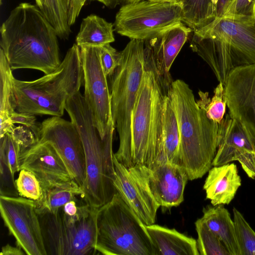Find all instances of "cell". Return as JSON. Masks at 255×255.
Listing matches in <instances>:
<instances>
[{
	"label": "cell",
	"mask_w": 255,
	"mask_h": 255,
	"mask_svg": "<svg viewBox=\"0 0 255 255\" xmlns=\"http://www.w3.org/2000/svg\"><path fill=\"white\" fill-rule=\"evenodd\" d=\"M0 32V49L12 70L31 69L46 75L60 65L56 31L37 5L19 3Z\"/></svg>",
	"instance_id": "1"
},
{
	"label": "cell",
	"mask_w": 255,
	"mask_h": 255,
	"mask_svg": "<svg viewBox=\"0 0 255 255\" xmlns=\"http://www.w3.org/2000/svg\"><path fill=\"white\" fill-rule=\"evenodd\" d=\"M168 95L179 128V165L185 171L189 180L200 178L212 166L220 141V125L207 117L183 80L173 81Z\"/></svg>",
	"instance_id": "2"
},
{
	"label": "cell",
	"mask_w": 255,
	"mask_h": 255,
	"mask_svg": "<svg viewBox=\"0 0 255 255\" xmlns=\"http://www.w3.org/2000/svg\"><path fill=\"white\" fill-rule=\"evenodd\" d=\"M190 47L225 85L233 70L255 63V19L215 18L193 31Z\"/></svg>",
	"instance_id": "3"
},
{
	"label": "cell",
	"mask_w": 255,
	"mask_h": 255,
	"mask_svg": "<svg viewBox=\"0 0 255 255\" xmlns=\"http://www.w3.org/2000/svg\"><path fill=\"white\" fill-rule=\"evenodd\" d=\"M65 110L79 132L85 151L86 176L82 199L85 204L99 208L110 201L117 192L114 184V125L102 139L80 91L67 101Z\"/></svg>",
	"instance_id": "4"
},
{
	"label": "cell",
	"mask_w": 255,
	"mask_h": 255,
	"mask_svg": "<svg viewBox=\"0 0 255 255\" xmlns=\"http://www.w3.org/2000/svg\"><path fill=\"white\" fill-rule=\"evenodd\" d=\"M83 82L80 48L74 44L53 72L33 81L14 78L15 110L34 115L61 117L67 101L80 91Z\"/></svg>",
	"instance_id": "5"
},
{
	"label": "cell",
	"mask_w": 255,
	"mask_h": 255,
	"mask_svg": "<svg viewBox=\"0 0 255 255\" xmlns=\"http://www.w3.org/2000/svg\"><path fill=\"white\" fill-rule=\"evenodd\" d=\"M165 87L151 70L144 72L132 114L130 151L124 165L152 168L164 162L163 105Z\"/></svg>",
	"instance_id": "6"
},
{
	"label": "cell",
	"mask_w": 255,
	"mask_h": 255,
	"mask_svg": "<svg viewBox=\"0 0 255 255\" xmlns=\"http://www.w3.org/2000/svg\"><path fill=\"white\" fill-rule=\"evenodd\" d=\"M120 52V64L110 76L111 104L113 123L119 137L114 155L125 165L130 151L132 114L145 70L144 41L130 39Z\"/></svg>",
	"instance_id": "7"
},
{
	"label": "cell",
	"mask_w": 255,
	"mask_h": 255,
	"mask_svg": "<svg viewBox=\"0 0 255 255\" xmlns=\"http://www.w3.org/2000/svg\"><path fill=\"white\" fill-rule=\"evenodd\" d=\"M96 252L105 255H158L145 225L116 193L97 214Z\"/></svg>",
	"instance_id": "8"
},
{
	"label": "cell",
	"mask_w": 255,
	"mask_h": 255,
	"mask_svg": "<svg viewBox=\"0 0 255 255\" xmlns=\"http://www.w3.org/2000/svg\"><path fill=\"white\" fill-rule=\"evenodd\" d=\"M98 209L85 204L78 206L74 216L66 214L63 207L54 214L39 216L47 254H95Z\"/></svg>",
	"instance_id": "9"
},
{
	"label": "cell",
	"mask_w": 255,
	"mask_h": 255,
	"mask_svg": "<svg viewBox=\"0 0 255 255\" xmlns=\"http://www.w3.org/2000/svg\"><path fill=\"white\" fill-rule=\"evenodd\" d=\"M179 3L143 0L122 5L115 17L114 30L130 39L146 41L182 22Z\"/></svg>",
	"instance_id": "10"
},
{
	"label": "cell",
	"mask_w": 255,
	"mask_h": 255,
	"mask_svg": "<svg viewBox=\"0 0 255 255\" xmlns=\"http://www.w3.org/2000/svg\"><path fill=\"white\" fill-rule=\"evenodd\" d=\"M0 213L17 246L26 255H48L35 201L21 196L0 195Z\"/></svg>",
	"instance_id": "11"
},
{
	"label": "cell",
	"mask_w": 255,
	"mask_h": 255,
	"mask_svg": "<svg viewBox=\"0 0 255 255\" xmlns=\"http://www.w3.org/2000/svg\"><path fill=\"white\" fill-rule=\"evenodd\" d=\"M80 48L85 87L84 96L94 126L103 139L114 125L108 77L101 63L99 47Z\"/></svg>",
	"instance_id": "12"
},
{
	"label": "cell",
	"mask_w": 255,
	"mask_h": 255,
	"mask_svg": "<svg viewBox=\"0 0 255 255\" xmlns=\"http://www.w3.org/2000/svg\"><path fill=\"white\" fill-rule=\"evenodd\" d=\"M50 144L66 166L72 179L83 189L86 176L84 149L79 132L71 122L52 116L41 123L38 141Z\"/></svg>",
	"instance_id": "13"
},
{
	"label": "cell",
	"mask_w": 255,
	"mask_h": 255,
	"mask_svg": "<svg viewBox=\"0 0 255 255\" xmlns=\"http://www.w3.org/2000/svg\"><path fill=\"white\" fill-rule=\"evenodd\" d=\"M224 87L229 116L241 124L255 145V63L233 70Z\"/></svg>",
	"instance_id": "14"
},
{
	"label": "cell",
	"mask_w": 255,
	"mask_h": 255,
	"mask_svg": "<svg viewBox=\"0 0 255 255\" xmlns=\"http://www.w3.org/2000/svg\"><path fill=\"white\" fill-rule=\"evenodd\" d=\"M114 186L124 201L145 225L153 224L159 205L148 188L137 165L127 168L114 155Z\"/></svg>",
	"instance_id": "15"
},
{
	"label": "cell",
	"mask_w": 255,
	"mask_h": 255,
	"mask_svg": "<svg viewBox=\"0 0 255 255\" xmlns=\"http://www.w3.org/2000/svg\"><path fill=\"white\" fill-rule=\"evenodd\" d=\"M192 30L180 22L144 41L145 69L153 71L160 82L170 85L172 63Z\"/></svg>",
	"instance_id": "16"
},
{
	"label": "cell",
	"mask_w": 255,
	"mask_h": 255,
	"mask_svg": "<svg viewBox=\"0 0 255 255\" xmlns=\"http://www.w3.org/2000/svg\"><path fill=\"white\" fill-rule=\"evenodd\" d=\"M220 137L212 166L238 161L249 177L255 179V145L236 120L227 115L220 124Z\"/></svg>",
	"instance_id": "17"
},
{
	"label": "cell",
	"mask_w": 255,
	"mask_h": 255,
	"mask_svg": "<svg viewBox=\"0 0 255 255\" xmlns=\"http://www.w3.org/2000/svg\"><path fill=\"white\" fill-rule=\"evenodd\" d=\"M152 195L160 206L169 208L179 205L188 177L178 164L160 162L152 168L137 165Z\"/></svg>",
	"instance_id": "18"
},
{
	"label": "cell",
	"mask_w": 255,
	"mask_h": 255,
	"mask_svg": "<svg viewBox=\"0 0 255 255\" xmlns=\"http://www.w3.org/2000/svg\"><path fill=\"white\" fill-rule=\"evenodd\" d=\"M20 170L33 173L42 188L73 180L62 158L48 143L37 142L20 155Z\"/></svg>",
	"instance_id": "19"
},
{
	"label": "cell",
	"mask_w": 255,
	"mask_h": 255,
	"mask_svg": "<svg viewBox=\"0 0 255 255\" xmlns=\"http://www.w3.org/2000/svg\"><path fill=\"white\" fill-rule=\"evenodd\" d=\"M241 185L236 164L227 163L211 168L203 186L212 206L228 205Z\"/></svg>",
	"instance_id": "20"
},
{
	"label": "cell",
	"mask_w": 255,
	"mask_h": 255,
	"mask_svg": "<svg viewBox=\"0 0 255 255\" xmlns=\"http://www.w3.org/2000/svg\"><path fill=\"white\" fill-rule=\"evenodd\" d=\"M146 231L158 255H199L197 241L175 229L154 224L146 225Z\"/></svg>",
	"instance_id": "21"
},
{
	"label": "cell",
	"mask_w": 255,
	"mask_h": 255,
	"mask_svg": "<svg viewBox=\"0 0 255 255\" xmlns=\"http://www.w3.org/2000/svg\"><path fill=\"white\" fill-rule=\"evenodd\" d=\"M223 205L208 206L204 208L201 218L221 239L230 255H240L234 221Z\"/></svg>",
	"instance_id": "22"
},
{
	"label": "cell",
	"mask_w": 255,
	"mask_h": 255,
	"mask_svg": "<svg viewBox=\"0 0 255 255\" xmlns=\"http://www.w3.org/2000/svg\"><path fill=\"white\" fill-rule=\"evenodd\" d=\"M12 70L1 49L0 48V137L10 133L14 128L10 115L15 108L13 104Z\"/></svg>",
	"instance_id": "23"
},
{
	"label": "cell",
	"mask_w": 255,
	"mask_h": 255,
	"mask_svg": "<svg viewBox=\"0 0 255 255\" xmlns=\"http://www.w3.org/2000/svg\"><path fill=\"white\" fill-rule=\"evenodd\" d=\"M84 195L82 189L73 180L43 188L42 199L36 203L38 216L54 214L67 202Z\"/></svg>",
	"instance_id": "24"
},
{
	"label": "cell",
	"mask_w": 255,
	"mask_h": 255,
	"mask_svg": "<svg viewBox=\"0 0 255 255\" xmlns=\"http://www.w3.org/2000/svg\"><path fill=\"white\" fill-rule=\"evenodd\" d=\"M114 24L96 14L83 19L76 38L79 47H101L115 41Z\"/></svg>",
	"instance_id": "25"
},
{
	"label": "cell",
	"mask_w": 255,
	"mask_h": 255,
	"mask_svg": "<svg viewBox=\"0 0 255 255\" xmlns=\"http://www.w3.org/2000/svg\"><path fill=\"white\" fill-rule=\"evenodd\" d=\"M169 87H165L163 105V133L165 162L179 165L180 134L171 101L168 95Z\"/></svg>",
	"instance_id": "26"
},
{
	"label": "cell",
	"mask_w": 255,
	"mask_h": 255,
	"mask_svg": "<svg viewBox=\"0 0 255 255\" xmlns=\"http://www.w3.org/2000/svg\"><path fill=\"white\" fill-rule=\"evenodd\" d=\"M218 0H181L182 22L192 32L210 24L216 18Z\"/></svg>",
	"instance_id": "27"
},
{
	"label": "cell",
	"mask_w": 255,
	"mask_h": 255,
	"mask_svg": "<svg viewBox=\"0 0 255 255\" xmlns=\"http://www.w3.org/2000/svg\"><path fill=\"white\" fill-rule=\"evenodd\" d=\"M70 0H44L42 12L56 31L58 37L68 39L71 30L68 20Z\"/></svg>",
	"instance_id": "28"
},
{
	"label": "cell",
	"mask_w": 255,
	"mask_h": 255,
	"mask_svg": "<svg viewBox=\"0 0 255 255\" xmlns=\"http://www.w3.org/2000/svg\"><path fill=\"white\" fill-rule=\"evenodd\" d=\"M198 105L205 112L207 117L215 123L220 124L224 120L227 104L225 97V87L219 82L214 90L211 99L207 92H199Z\"/></svg>",
	"instance_id": "29"
},
{
	"label": "cell",
	"mask_w": 255,
	"mask_h": 255,
	"mask_svg": "<svg viewBox=\"0 0 255 255\" xmlns=\"http://www.w3.org/2000/svg\"><path fill=\"white\" fill-rule=\"evenodd\" d=\"M198 235L197 247L201 255H230L228 250L219 238L206 225L202 218L195 223Z\"/></svg>",
	"instance_id": "30"
},
{
	"label": "cell",
	"mask_w": 255,
	"mask_h": 255,
	"mask_svg": "<svg viewBox=\"0 0 255 255\" xmlns=\"http://www.w3.org/2000/svg\"><path fill=\"white\" fill-rule=\"evenodd\" d=\"M233 212L240 255H255V232L238 210L234 208Z\"/></svg>",
	"instance_id": "31"
},
{
	"label": "cell",
	"mask_w": 255,
	"mask_h": 255,
	"mask_svg": "<svg viewBox=\"0 0 255 255\" xmlns=\"http://www.w3.org/2000/svg\"><path fill=\"white\" fill-rule=\"evenodd\" d=\"M19 171L18 177L15 180L19 195L35 202L40 201L43 196V188L37 177L26 169H22Z\"/></svg>",
	"instance_id": "32"
},
{
	"label": "cell",
	"mask_w": 255,
	"mask_h": 255,
	"mask_svg": "<svg viewBox=\"0 0 255 255\" xmlns=\"http://www.w3.org/2000/svg\"><path fill=\"white\" fill-rule=\"evenodd\" d=\"M0 148L4 150L9 168L14 175L20 170V146L7 132L0 137Z\"/></svg>",
	"instance_id": "33"
},
{
	"label": "cell",
	"mask_w": 255,
	"mask_h": 255,
	"mask_svg": "<svg viewBox=\"0 0 255 255\" xmlns=\"http://www.w3.org/2000/svg\"><path fill=\"white\" fill-rule=\"evenodd\" d=\"M0 189L1 196L18 197L14 175L9 168L4 150L0 148Z\"/></svg>",
	"instance_id": "34"
},
{
	"label": "cell",
	"mask_w": 255,
	"mask_h": 255,
	"mask_svg": "<svg viewBox=\"0 0 255 255\" xmlns=\"http://www.w3.org/2000/svg\"><path fill=\"white\" fill-rule=\"evenodd\" d=\"M101 63L105 75L111 76L119 66L120 52L113 47L110 43L99 47Z\"/></svg>",
	"instance_id": "35"
},
{
	"label": "cell",
	"mask_w": 255,
	"mask_h": 255,
	"mask_svg": "<svg viewBox=\"0 0 255 255\" xmlns=\"http://www.w3.org/2000/svg\"><path fill=\"white\" fill-rule=\"evenodd\" d=\"M224 16L255 19V0H235Z\"/></svg>",
	"instance_id": "36"
},
{
	"label": "cell",
	"mask_w": 255,
	"mask_h": 255,
	"mask_svg": "<svg viewBox=\"0 0 255 255\" xmlns=\"http://www.w3.org/2000/svg\"><path fill=\"white\" fill-rule=\"evenodd\" d=\"M9 133L20 146L21 152L38 142L33 132L23 125L15 126Z\"/></svg>",
	"instance_id": "37"
},
{
	"label": "cell",
	"mask_w": 255,
	"mask_h": 255,
	"mask_svg": "<svg viewBox=\"0 0 255 255\" xmlns=\"http://www.w3.org/2000/svg\"><path fill=\"white\" fill-rule=\"evenodd\" d=\"M35 115L14 111L10 115L13 124H18L29 128L34 134L38 141L40 138L41 123L37 122Z\"/></svg>",
	"instance_id": "38"
},
{
	"label": "cell",
	"mask_w": 255,
	"mask_h": 255,
	"mask_svg": "<svg viewBox=\"0 0 255 255\" xmlns=\"http://www.w3.org/2000/svg\"><path fill=\"white\" fill-rule=\"evenodd\" d=\"M87 0H70L68 11V20L71 26L76 21L81 10Z\"/></svg>",
	"instance_id": "39"
},
{
	"label": "cell",
	"mask_w": 255,
	"mask_h": 255,
	"mask_svg": "<svg viewBox=\"0 0 255 255\" xmlns=\"http://www.w3.org/2000/svg\"><path fill=\"white\" fill-rule=\"evenodd\" d=\"M235 0H218L216 18L223 17Z\"/></svg>",
	"instance_id": "40"
},
{
	"label": "cell",
	"mask_w": 255,
	"mask_h": 255,
	"mask_svg": "<svg viewBox=\"0 0 255 255\" xmlns=\"http://www.w3.org/2000/svg\"><path fill=\"white\" fill-rule=\"evenodd\" d=\"M25 252L19 247H13L6 244L1 248L0 255H23Z\"/></svg>",
	"instance_id": "41"
},
{
	"label": "cell",
	"mask_w": 255,
	"mask_h": 255,
	"mask_svg": "<svg viewBox=\"0 0 255 255\" xmlns=\"http://www.w3.org/2000/svg\"><path fill=\"white\" fill-rule=\"evenodd\" d=\"M63 209L66 214L72 216L77 213L78 206L77 205L76 201L72 200L66 203L63 206Z\"/></svg>",
	"instance_id": "42"
},
{
	"label": "cell",
	"mask_w": 255,
	"mask_h": 255,
	"mask_svg": "<svg viewBox=\"0 0 255 255\" xmlns=\"http://www.w3.org/2000/svg\"><path fill=\"white\" fill-rule=\"evenodd\" d=\"M97 1L103 4L110 8H114L119 5V0H93Z\"/></svg>",
	"instance_id": "43"
},
{
	"label": "cell",
	"mask_w": 255,
	"mask_h": 255,
	"mask_svg": "<svg viewBox=\"0 0 255 255\" xmlns=\"http://www.w3.org/2000/svg\"><path fill=\"white\" fill-rule=\"evenodd\" d=\"M150 1L157 2H164V3H179L181 0H148Z\"/></svg>",
	"instance_id": "44"
},
{
	"label": "cell",
	"mask_w": 255,
	"mask_h": 255,
	"mask_svg": "<svg viewBox=\"0 0 255 255\" xmlns=\"http://www.w3.org/2000/svg\"><path fill=\"white\" fill-rule=\"evenodd\" d=\"M143 0H119V4L124 5L128 3L138 2Z\"/></svg>",
	"instance_id": "45"
},
{
	"label": "cell",
	"mask_w": 255,
	"mask_h": 255,
	"mask_svg": "<svg viewBox=\"0 0 255 255\" xmlns=\"http://www.w3.org/2000/svg\"><path fill=\"white\" fill-rule=\"evenodd\" d=\"M36 5L42 11L44 7V0H35Z\"/></svg>",
	"instance_id": "46"
},
{
	"label": "cell",
	"mask_w": 255,
	"mask_h": 255,
	"mask_svg": "<svg viewBox=\"0 0 255 255\" xmlns=\"http://www.w3.org/2000/svg\"><path fill=\"white\" fill-rule=\"evenodd\" d=\"M2 0H0V5L2 4Z\"/></svg>",
	"instance_id": "47"
}]
</instances>
